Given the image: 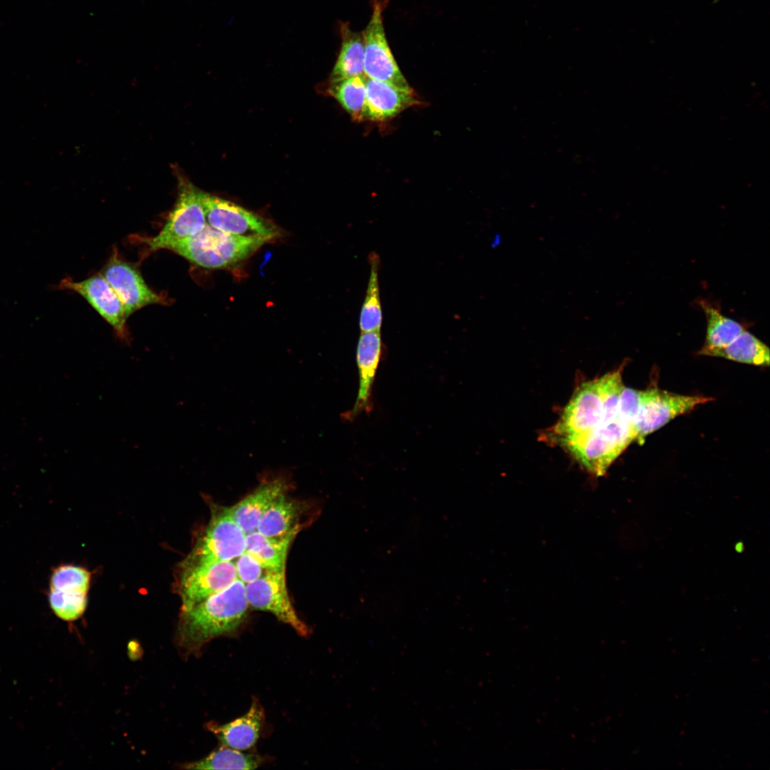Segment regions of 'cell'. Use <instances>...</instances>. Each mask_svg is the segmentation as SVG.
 <instances>
[{
  "label": "cell",
  "instance_id": "cell-1",
  "mask_svg": "<svg viewBox=\"0 0 770 770\" xmlns=\"http://www.w3.org/2000/svg\"><path fill=\"white\" fill-rule=\"evenodd\" d=\"M622 370L623 365L578 387L558 422L545 433V439L563 447L612 419L625 387Z\"/></svg>",
  "mask_w": 770,
  "mask_h": 770
},
{
  "label": "cell",
  "instance_id": "cell-2",
  "mask_svg": "<svg viewBox=\"0 0 770 770\" xmlns=\"http://www.w3.org/2000/svg\"><path fill=\"white\" fill-rule=\"evenodd\" d=\"M248 607L245 584L237 579L220 592L181 612L179 645L189 652L197 650L214 637L234 631L245 619Z\"/></svg>",
  "mask_w": 770,
  "mask_h": 770
},
{
  "label": "cell",
  "instance_id": "cell-3",
  "mask_svg": "<svg viewBox=\"0 0 770 770\" xmlns=\"http://www.w3.org/2000/svg\"><path fill=\"white\" fill-rule=\"evenodd\" d=\"M635 440L634 421L617 409L612 419L600 424L563 448L590 473L600 476Z\"/></svg>",
  "mask_w": 770,
  "mask_h": 770
},
{
  "label": "cell",
  "instance_id": "cell-4",
  "mask_svg": "<svg viewBox=\"0 0 770 770\" xmlns=\"http://www.w3.org/2000/svg\"><path fill=\"white\" fill-rule=\"evenodd\" d=\"M267 241L220 231L207 224L195 235L170 246L189 262L207 269H224L246 260Z\"/></svg>",
  "mask_w": 770,
  "mask_h": 770
},
{
  "label": "cell",
  "instance_id": "cell-5",
  "mask_svg": "<svg viewBox=\"0 0 770 770\" xmlns=\"http://www.w3.org/2000/svg\"><path fill=\"white\" fill-rule=\"evenodd\" d=\"M245 548L246 534L232 518L229 508L213 507L204 534L182 567L234 560Z\"/></svg>",
  "mask_w": 770,
  "mask_h": 770
},
{
  "label": "cell",
  "instance_id": "cell-6",
  "mask_svg": "<svg viewBox=\"0 0 770 770\" xmlns=\"http://www.w3.org/2000/svg\"><path fill=\"white\" fill-rule=\"evenodd\" d=\"M201 193L191 183L180 178L176 203L164 226L157 235L144 240L150 250L168 249L205 227L207 221Z\"/></svg>",
  "mask_w": 770,
  "mask_h": 770
},
{
  "label": "cell",
  "instance_id": "cell-7",
  "mask_svg": "<svg viewBox=\"0 0 770 770\" xmlns=\"http://www.w3.org/2000/svg\"><path fill=\"white\" fill-rule=\"evenodd\" d=\"M386 6V0H373L370 20L362 32L364 76L412 91V88L397 65L386 37L383 23Z\"/></svg>",
  "mask_w": 770,
  "mask_h": 770
},
{
  "label": "cell",
  "instance_id": "cell-8",
  "mask_svg": "<svg viewBox=\"0 0 770 770\" xmlns=\"http://www.w3.org/2000/svg\"><path fill=\"white\" fill-rule=\"evenodd\" d=\"M712 400L714 399L712 397L682 395L657 387L640 391V407L634 421L635 441L642 445L647 436L673 419Z\"/></svg>",
  "mask_w": 770,
  "mask_h": 770
},
{
  "label": "cell",
  "instance_id": "cell-9",
  "mask_svg": "<svg viewBox=\"0 0 770 770\" xmlns=\"http://www.w3.org/2000/svg\"><path fill=\"white\" fill-rule=\"evenodd\" d=\"M201 198L207 224L216 230L267 242L280 235L274 224L230 201L202 191Z\"/></svg>",
  "mask_w": 770,
  "mask_h": 770
},
{
  "label": "cell",
  "instance_id": "cell-10",
  "mask_svg": "<svg viewBox=\"0 0 770 770\" xmlns=\"http://www.w3.org/2000/svg\"><path fill=\"white\" fill-rule=\"evenodd\" d=\"M245 594L249 606L273 614L302 636L308 634L307 626L299 619L291 602L285 570H267L260 578L245 585Z\"/></svg>",
  "mask_w": 770,
  "mask_h": 770
},
{
  "label": "cell",
  "instance_id": "cell-11",
  "mask_svg": "<svg viewBox=\"0 0 770 770\" xmlns=\"http://www.w3.org/2000/svg\"><path fill=\"white\" fill-rule=\"evenodd\" d=\"M237 579L234 560L182 567L178 585L181 612L220 592Z\"/></svg>",
  "mask_w": 770,
  "mask_h": 770
},
{
  "label": "cell",
  "instance_id": "cell-12",
  "mask_svg": "<svg viewBox=\"0 0 770 770\" xmlns=\"http://www.w3.org/2000/svg\"><path fill=\"white\" fill-rule=\"evenodd\" d=\"M58 288L71 290L82 296L113 327L118 339L128 343L125 326L128 317L121 300L101 274L80 282L66 278L61 281Z\"/></svg>",
  "mask_w": 770,
  "mask_h": 770
},
{
  "label": "cell",
  "instance_id": "cell-13",
  "mask_svg": "<svg viewBox=\"0 0 770 770\" xmlns=\"http://www.w3.org/2000/svg\"><path fill=\"white\" fill-rule=\"evenodd\" d=\"M101 274L121 300L128 317L147 305L165 302L149 288L135 267L116 256L111 258Z\"/></svg>",
  "mask_w": 770,
  "mask_h": 770
},
{
  "label": "cell",
  "instance_id": "cell-14",
  "mask_svg": "<svg viewBox=\"0 0 770 770\" xmlns=\"http://www.w3.org/2000/svg\"><path fill=\"white\" fill-rule=\"evenodd\" d=\"M381 354V330L361 332L356 347L359 391L353 409L346 415L347 419H354L361 412L371 410L372 385Z\"/></svg>",
  "mask_w": 770,
  "mask_h": 770
},
{
  "label": "cell",
  "instance_id": "cell-15",
  "mask_svg": "<svg viewBox=\"0 0 770 770\" xmlns=\"http://www.w3.org/2000/svg\"><path fill=\"white\" fill-rule=\"evenodd\" d=\"M366 89L363 120L385 121L419 103L414 91H405L367 77Z\"/></svg>",
  "mask_w": 770,
  "mask_h": 770
},
{
  "label": "cell",
  "instance_id": "cell-16",
  "mask_svg": "<svg viewBox=\"0 0 770 770\" xmlns=\"http://www.w3.org/2000/svg\"><path fill=\"white\" fill-rule=\"evenodd\" d=\"M287 488L285 481L279 478L262 483L236 504L228 507L232 518L246 535L256 531L263 514L286 493Z\"/></svg>",
  "mask_w": 770,
  "mask_h": 770
},
{
  "label": "cell",
  "instance_id": "cell-17",
  "mask_svg": "<svg viewBox=\"0 0 770 770\" xmlns=\"http://www.w3.org/2000/svg\"><path fill=\"white\" fill-rule=\"evenodd\" d=\"M263 717L262 708L254 701L242 717L222 725L213 726L210 729L224 746L244 751L256 744Z\"/></svg>",
  "mask_w": 770,
  "mask_h": 770
},
{
  "label": "cell",
  "instance_id": "cell-18",
  "mask_svg": "<svg viewBox=\"0 0 770 770\" xmlns=\"http://www.w3.org/2000/svg\"><path fill=\"white\" fill-rule=\"evenodd\" d=\"M697 354L721 357L755 366H769V347L748 331H743L728 345L716 349H700Z\"/></svg>",
  "mask_w": 770,
  "mask_h": 770
},
{
  "label": "cell",
  "instance_id": "cell-19",
  "mask_svg": "<svg viewBox=\"0 0 770 770\" xmlns=\"http://www.w3.org/2000/svg\"><path fill=\"white\" fill-rule=\"evenodd\" d=\"M298 532L282 537H267L257 530L246 535L245 551L252 554L266 570H285L289 548Z\"/></svg>",
  "mask_w": 770,
  "mask_h": 770
},
{
  "label": "cell",
  "instance_id": "cell-20",
  "mask_svg": "<svg viewBox=\"0 0 770 770\" xmlns=\"http://www.w3.org/2000/svg\"><path fill=\"white\" fill-rule=\"evenodd\" d=\"M300 514L299 504L284 493L263 514L257 530L267 537H282L298 532Z\"/></svg>",
  "mask_w": 770,
  "mask_h": 770
},
{
  "label": "cell",
  "instance_id": "cell-21",
  "mask_svg": "<svg viewBox=\"0 0 770 770\" xmlns=\"http://www.w3.org/2000/svg\"><path fill=\"white\" fill-rule=\"evenodd\" d=\"M342 46L331 73V82L364 76V48L362 33L353 31L349 24L341 26Z\"/></svg>",
  "mask_w": 770,
  "mask_h": 770
},
{
  "label": "cell",
  "instance_id": "cell-22",
  "mask_svg": "<svg viewBox=\"0 0 770 770\" xmlns=\"http://www.w3.org/2000/svg\"><path fill=\"white\" fill-rule=\"evenodd\" d=\"M699 304L707 322L706 339L701 349L725 346L745 330L741 323L724 316L720 308L707 300L702 299Z\"/></svg>",
  "mask_w": 770,
  "mask_h": 770
},
{
  "label": "cell",
  "instance_id": "cell-23",
  "mask_svg": "<svg viewBox=\"0 0 770 770\" xmlns=\"http://www.w3.org/2000/svg\"><path fill=\"white\" fill-rule=\"evenodd\" d=\"M369 262L371 266L370 276L359 317V327L361 332L381 330L382 324L378 278L380 268L379 257L376 252H372L369 257Z\"/></svg>",
  "mask_w": 770,
  "mask_h": 770
},
{
  "label": "cell",
  "instance_id": "cell-24",
  "mask_svg": "<svg viewBox=\"0 0 770 770\" xmlns=\"http://www.w3.org/2000/svg\"><path fill=\"white\" fill-rule=\"evenodd\" d=\"M366 76H358L331 82L330 94L354 120H363L366 103Z\"/></svg>",
  "mask_w": 770,
  "mask_h": 770
},
{
  "label": "cell",
  "instance_id": "cell-25",
  "mask_svg": "<svg viewBox=\"0 0 770 770\" xmlns=\"http://www.w3.org/2000/svg\"><path fill=\"white\" fill-rule=\"evenodd\" d=\"M260 759L255 755L242 753L224 746L210 753L205 758L186 764L189 769H255Z\"/></svg>",
  "mask_w": 770,
  "mask_h": 770
},
{
  "label": "cell",
  "instance_id": "cell-26",
  "mask_svg": "<svg viewBox=\"0 0 770 770\" xmlns=\"http://www.w3.org/2000/svg\"><path fill=\"white\" fill-rule=\"evenodd\" d=\"M87 593L81 590L49 589L48 600L53 613L66 622L80 618L87 606Z\"/></svg>",
  "mask_w": 770,
  "mask_h": 770
},
{
  "label": "cell",
  "instance_id": "cell-27",
  "mask_svg": "<svg viewBox=\"0 0 770 770\" xmlns=\"http://www.w3.org/2000/svg\"><path fill=\"white\" fill-rule=\"evenodd\" d=\"M91 573L74 565H61L52 569L49 589L59 590H81L88 592Z\"/></svg>",
  "mask_w": 770,
  "mask_h": 770
},
{
  "label": "cell",
  "instance_id": "cell-28",
  "mask_svg": "<svg viewBox=\"0 0 770 770\" xmlns=\"http://www.w3.org/2000/svg\"><path fill=\"white\" fill-rule=\"evenodd\" d=\"M237 579L245 585L260 578L267 570L252 554L245 551L235 559Z\"/></svg>",
  "mask_w": 770,
  "mask_h": 770
}]
</instances>
